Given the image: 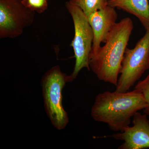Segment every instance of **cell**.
Masks as SVG:
<instances>
[{
	"label": "cell",
	"instance_id": "6da1fadb",
	"mask_svg": "<svg viewBox=\"0 0 149 149\" xmlns=\"http://www.w3.org/2000/svg\"><path fill=\"white\" fill-rule=\"evenodd\" d=\"M133 29L131 19H122L112 27L104 45L90 55V70L101 81L117 85L123 59Z\"/></svg>",
	"mask_w": 149,
	"mask_h": 149
},
{
	"label": "cell",
	"instance_id": "7a4b0ae2",
	"mask_svg": "<svg viewBox=\"0 0 149 149\" xmlns=\"http://www.w3.org/2000/svg\"><path fill=\"white\" fill-rule=\"evenodd\" d=\"M146 106L143 97L136 90L106 91L96 96L91 115L95 121L106 123L111 130L122 132L130 125L131 117Z\"/></svg>",
	"mask_w": 149,
	"mask_h": 149
},
{
	"label": "cell",
	"instance_id": "3957f363",
	"mask_svg": "<svg viewBox=\"0 0 149 149\" xmlns=\"http://www.w3.org/2000/svg\"><path fill=\"white\" fill-rule=\"evenodd\" d=\"M68 82L69 75L63 72L58 65L47 71L41 80L46 113L52 125L59 130L64 129L69 121L62 104L63 90Z\"/></svg>",
	"mask_w": 149,
	"mask_h": 149
},
{
	"label": "cell",
	"instance_id": "277c9868",
	"mask_svg": "<svg viewBox=\"0 0 149 149\" xmlns=\"http://www.w3.org/2000/svg\"><path fill=\"white\" fill-rule=\"evenodd\" d=\"M65 6L72 17L74 27V37L70 46L74 51L75 61L73 71L69 75L70 82H71L83 68L90 70V56L94 34L88 17L80 8L69 1L65 3Z\"/></svg>",
	"mask_w": 149,
	"mask_h": 149
},
{
	"label": "cell",
	"instance_id": "5b68a950",
	"mask_svg": "<svg viewBox=\"0 0 149 149\" xmlns=\"http://www.w3.org/2000/svg\"><path fill=\"white\" fill-rule=\"evenodd\" d=\"M149 69V27L135 47L126 48L123 59L115 91H129L131 87Z\"/></svg>",
	"mask_w": 149,
	"mask_h": 149
},
{
	"label": "cell",
	"instance_id": "8992f818",
	"mask_svg": "<svg viewBox=\"0 0 149 149\" xmlns=\"http://www.w3.org/2000/svg\"><path fill=\"white\" fill-rule=\"evenodd\" d=\"M35 12L21 0H0V38H15L33 24Z\"/></svg>",
	"mask_w": 149,
	"mask_h": 149
},
{
	"label": "cell",
	"instance_id": "52a82bcc",
	"mask_svg": "<svg viewBox=\"0 0 149 149\" xmlns=\"http://www.w3.org/2000/svg\"><path fill=\"white\" fill-rule=\"evenodd\" d=\"M147 115L137 112L133 116V125L127 126L122 132L111 136L123 141L119 149H143L149 148V120Z\"/></svg>",
	"mask_w": 149,
	"mask_h": 149
},
{
	"label": "cell",
	"instance_id": "ba28073f",
	"mask_svg": "<svg viewBox=\"0 0 149 149\" xmlns=\"http://www.w3.org/2000/svg\"><path fill=\"white\" fill-rule=\"evenodd\" d=\"M88 18L94 34L91 55L99 50L102 43L105 42L111 30L117 22L118 14L114 8L107 5L91 14Z\"/></svg>",
	"mask_w": 149,
	"mask_h": 149
},
{
	"label": "cell",
	"instance_id": "9c48e42d",
	"mask_svg": "<svg viewBox=\"0 0 149 149\" xmlns=\"http://www.w3.org/2000/svg\"><path fill=\"white\" fill-rule=\"evenodd\" d=\"M107 5L136 16L146 30L149 27V0H107Z\"/></svg>",
	"mask_w": 149,
	"mask_h": 149
},
{
	"label": "cell",
	"instance_id": "30bf717a",
	"mask_svg": "<svg viewBox=\"0 0 149 149\" xmlns=\"http://www.w3.org/2000/svg\"><path fill=\"white\" fill-rule=\"evenodd\" d=\"M69 1L80 8L87 17L107 6L106 0H69Z\"/></svg>",
	"mask_w": 149,
	"mask_h": 149
},
{
	"label": "cell",
	"instance_id": "8fae6325",
	"mask_svg": "<svg viewBox=\"0 0 149 149\" xmlns=\"http://www.w3.org/2000/svg\"><path fill=\"white\" fill-rule=\"evenodd\" d=\"M134 90L139 92L143 97L147 104L143 112L147 115L149 116V73L145 79L137 83Z\"/></svg>",
	"mask_w": 149,
	"mask_h": 149
},
{
	"label": "cell",
	"instance_id": "7c38bea8",
	"mask_svg": "<svg viewBox=\"0 0 149 149\" xmlns=\"http://www.w3.org/2000/svg\"><path fill=\"white\" fill-rule=\"evenodd\" d=\"M27 8L30 10L42 14L48 8L49 0H21Z\"/></svg>",
	"mask_w": 149,
	"mask_h": 149
},
{
	"label": "cell",
	"instance_id": "4fadbf2b",
	"mask_svg": "<svg viewBox=\"0 0 149 149\" xmlns=\"http://www.w3.org/2000/svg\"><path fill=\"white\" fill-rule=\"evenodd\" d=\"M106 1H107V0H106Z\"/></svg>",
	"mask_w": 149,
	"mask_h": 149
},
{
	"label": "cell",
	"instance_id": "5bb4252c",
	"mask_svg": "<svg viewBox=\"0 0 149 149\" xmlns=\"http://www.w3.org/2000/svg\"></svg>",
	"mask_w": 149,
	"mask_h": 149
}]
</instances>
